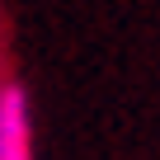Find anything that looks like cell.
I'll return each mask as SVG.
<instances>
[{
    "instance_id": "cell-1",
    "label": "cell",
    "mask_w": 160,
    "mask_h": 160,
    "mask_svg": "<svg viewBox=\"0 0 160 160\" xmlns=\"http://www.w3.org/2000/svg\"><path fill=\"white\" fill-rule=\"evenodd\" d=\"M0 160H33L28 99L14 80H0Z\"/></svg>"
}]
</instances>
